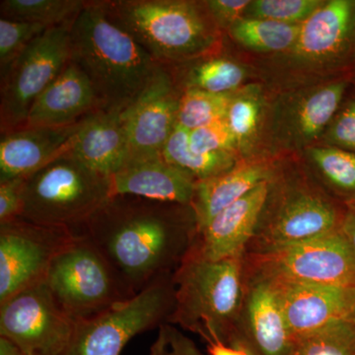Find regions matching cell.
<instances>
[{
	"label": "cell",
	"instance_id": "obj_13",
	"mask_svg": "<svg viewBox=\"0 0 355 355\" xmlns=\"http://www.w3.org/2000/svg\"><path fill=\"white\" fill-rule=\"evenodd\" d=\"M180 96L169 67L161 65L139 97L123 110L128 142L127 162L161 156L177 125Z\"/></svg>",
	"mask_w": 355,
	"mask_h": 355
},
{
	"label": "cell",
	"instance_id": "obj_36",
	"mask_svg": "<svg viewBox=\"0 0 355 355\" xmlns=\"http://www.w3.org/2000/svg\"><path fill=\"white\" fill-rule=\"evenodd\" d=\"M25 178L0 182V224L20 218Z\"/></svg>",
	"mask_w": 355,
	"mask_h": 355
},
{
	"label": "cell",
	"instance_id": "obj_25",
	"mask_svg": "<svg viewBox=\"0 0 355 355\" xmlns=\"http://www.w3.org/2000/svg\"><path fill=\"white\" fill-rule=\"evenodd\" d=\"M85 0H2L1 18L55 27L72 22L83 11Z\"/></svg>",
	"mask_w": 355,
	"mask_h": 355
},
{
	"label": "cell",
	"instance_id": "obj_7",
	"mask_svg": "<svg viewBox=\"0 0 355 355\" xmlns=\"http://www.w3.org/2000/svg\"><path fill=\"white\" fill-rule=\"evenodd\" d=\"M173 275L100 314L74 322L69 343L58 355H121L135 336L168 323L174 308Z\"/></svg>",
	"mask_w": 355,
	"mask_h": 355
},
{
	"label": "cell",
	"instance_id": "obj_26",
	"mask_svg": "<svg viewBox=\"0 0 355 355\" xmlns=\"http://www.w3.org/2000/svg\"><path fill=\"white\" fill-rule=\"evenodd\" d=\"M241 65L225 58H202L184 73V89L196 88L214 94H233L244 81Z\"/></svg>",
	"mask_w": 355,
	"mask_h": 355
},
{
	"label": "cell",
	"instance_id": "obj_17",
	"mask_svg": "<svg viewBox=\"0 0 355 355\" xmlns=\"http://www.w3.org/2000/svg\"><path fill=\"white\" fill-rule=\"evenodd\" d=\"M88 119L69 127H25L1 135L0 182L30 176L69 151Z\"/></svg>",
	"mask_w": 355,
	"mask_h": 355
},
{
	"label": "cell",
	"instance_id": "obj_1",
	"mask_svg": "<svg viewBox=\"0 0 355 355\" xmlns=\"http://www.w3.org/2000/svg\"><path fill=\"white\" fill-rule=\"evenodd\" d=\"M191 205L113 196L76 229L109 261L133 293L172 275L197 235Z\"/></svg>",
	"mask_w": 355,
	"mask_h": 355
},
{
	"label": "cell",
	"instance_id": "obj_20",
	"mask_svg": "<svg viewBox=\"0 0 355 355\" xmlns=\"http://www.w3.org/2000/svg\"><path fill=\"white\" fill-rule=\"evenodd\" d=\"M123 110L103 111L90 116L69 150L105 176H113L128 160V142Z\"/></svg>",
	"mask_w": 355,
	"mask_h": 355
},
{
	"label": "cell",
	"instance_id": "obj_18",
	"mask_svg": "<svg viewBox=\"0 0 355 355\" xmlns=\"http://www.w3.org/2000/svg\"><path fill=\"white\" fill-rule=\"evenodd\" d=\"M103 111L88 77L70 60L58 78L39 96L23 128L69 127Z\"/></svg>",
	"mask_w": 355,
	"mask_h": 355
},
{
	"label": "cell",
	"instance_id": "obj_19",
	"mask_svg": "<svg viewBox=\"0 0 355 355\" xmlns=\"http://www.w3.org/2000/svg\"><path fill=\"white\" fill-rule=\"evenodd\" d=\"M111 183L113 196L191 205L197 181L159 156L128 161L111 177Z\"/></svg>",
	"mask_w": 355,
	"mask_h": 355
},
{
	"label": "cell",
	"instance_id": "obj_33",
	"mask_svg": "<svg viewBox=\"0 0 355 355\" xmlns=\"http://www.w3.org/2000/svg\"><path fill=\"white\" fill-rule=\"evenodd\" d=\"M49 28L37 23L0 18V73L3 76L22 51Z\"/></svg>",
	"mask_w": 355,
	"mask_h": 355
},
{
	"label": "cell",
	"instance_id": "obj_4",
	"mask_svg": "<svg viewBox=\"0 0 355 355\" xmlns=\"http://www.w3.org/2000/svg\"><path fill=\"white\" fill-rule=\"evenodd\" d=\"M101 4L110 19L161 65L202 58L216 46V23L203 4L184 0H101Z\"/></svg>",
	"mask_w": 355,
	"mask_h": 355
},
{
	"label": "cell",
	"instance_id": "obj_40",
	"mask_svg": "<svg viewBox=\"0 0 355 355\" xmlns=\"http://www.w3.org/2000/svg\"><path fill=\"white\" fill-rule=\"evenodd\" d=\"M207 349L209 355H252L240 345H226L219 340L207 343Z\"/></svg>",
	"mask_w": 355,
	"mask_h": 355
},
{
	"label": "cell",
	"instance_id": "obj_27",
	"mask_svg": "<svg viewBox=\"0 0 355 355\" xmlns=\"http://www.w3.org/2000/svg\"><path fill=\"white\" fill-rule=\"evenodd\" d=\"M345 83L323 86L301 102L296 116V130L301 139H314L329 125L342 102Z\"/></svg>",
	"mask_w": 355,
	"mask_h": 355
},
{
	"label": "cell",
	"instance_id": "obj_22",
	"mask_svg": "<svg viewBox=\"0 0 355 355\" xmlns=\"http://www.w3.org/2000/svg\"><path fill=\"white\" fill-rule=\"evenodd\" d=\"M272 173L265 165H236L234 168L209 179L196 183L191 207L197 220L198 230L214 217L241 200L250 191L270 181ZM197 230V231H198Z\"/></svg>",
	"mask_w": 355,
	"mask_h": 355
},
{
	"label": "cell",
	"instance_id": "obj_30",
	"mask_svg": "<svg viewBox=\"0 0 355 355\" xmlns=\"http://www.w3.org/2000/svg\"><path fill=\"white\" fill-rule=\"evenodd\" d=\"M310 157L336 190L355 193V154L338 147H314Z\"/></svg>",
	"mask_w": 355,
	"mask_h": 355
},
{
	"label": "cell",
	"instance_id": "obj_29",
	"mask_svg": "<svg viewBox=\"0 0 355 355\" xmlns=\"http://www.w3.org/2000/svg\"><path fill=\"white\" fill-rule=\"evenodd\" d=\"M292 355H355V324L347 320L306 336Z\"/></svg>",
	"mask_w": 355,
	"mask_h": 355
},
{
	"label": "cell",
	"instance_id": "obj_38",
	"mask_svg": "<svg viewBox=\"0 0 355 355\" xmlns=\"http://www.w3.org/2000/svg\"><path fill=\"white\" fill-rule=\"evenodd\" d=\"M330 139L343 148L355 151V101L336 119L331 128Z\"/></svg>",
	"mask_w": 355,
	"mask_h": 355
},
{
	"label": "cell",
	"instance_id": "obj_11",
	"mask_svg": "<svg viewBox=\"0 0 355 355\" xmlns=\"http://www.w3.org/2000/svg\"><path fill=\"white\" fill-rule=\"evenodd\" d=\"M73 326L44 280L0 302V336L12 340L25 355L60 354Z\"/></svg>",
	"mask_w": 355,
	"mask_h": 355
},
{
	"label": "cell",
	"instance_id": "obj_2",
	"mask_svg": "<svg viewBox=\"0 0 355 355\" xmlns=\"http://www.w3.org/2000/svg\"><path fill=\"white\" fill-rule=\"evenodd\" d=\"M70 60L92 84L105 112L130 106L161 67L110 19L100 1H88L70 28Z\"/></svg>",
	"mask_w": 355,
	"mask_h": 355
},
{
	"label": "cell",
	"instance_id": "obj_41",
	"mask_svg": "<svg viewBox=\"0 0 355 355\" xmlns=\"http://www.w3.org/2000/svg\"><path fill=\"white\" fill-rule=\"evenodd\" d=\"M0 355H25L16 343L12 340L0 336Z\"/></svg>",
	"mask_w": 355,
	"mask_h": 355
},
{
	"label": "cell",
	"instance_id": "obj_10",
	"mask_svg": "<svg viewBox=\"0 0 355 355\" xmlns=\"http://www.w3.org/2000/svg\"><path fill=\"white\" fill-rule=\"evenodd\" d=\"M76 237L72 229L23 218L0 224V302L44 282L55 257Z\"/></svg>",
	"mask_w": 355,
	"mask_h": 355
},
{
	"label": "cell",
	"instance_id": "obj_31",
	"mask_svg": "<svg viewBox=\"0 0 355 355\" xmlns=\"http://www.w3.org/2000/svg\"><path fill=\"white\" fill-rule=\"evenodd\" d=\"M261 102L256 89L234 93L229 105L226 121L238 147L249 146L254 139L261 118Z\"/></svg>",
	"mask_w": 355,
	"mask_h": 355
},
{
	"label": "cell",
	"instance_id": "obj_6",
	"mask_svg": "<svg viewBox=\"0 0 355 355\" xmlns=\"http://www.w3.org/2000/svg\"><path fill=\"white\" fill-rule=\"evenodd\" d=\"M46 286L74 322L135 297L113 266L87 238L76 234L51 263Z\"/></svg>",
	"mask_w": 355,
	"mask_h": 355
},
{
	"label": "cell",
	"instance_id": "obj_42",
	"mask_svg": "<svg viewBox=\"0 0 355 355\" xmlns=\"http://www.w3.org/2000/svg\"><path fill=\"white\" fill-rule=\"evenodd\" d=\"M349 320H350V321L354 322V323L355 324V305H354V311H352V317H350Z\"/></svg>",
	"mask_w": 355,
	"mask_h": 355
},
{
	"label": "cell",
	"instance_id": "obj_16",
	"mask_svg": "<svg viewBox=\"0 0 355 355\" xmlns=\"http://www.w3.org/2000/svg\"><path fill=\"white\" fill-rule=\"evenodd\" d=\"M270 191V181L222 210L198 229L191 249L210 261L243 258L253 240Z\"/></svg>",
	"mask_w": 355,
	"mask_h": 355
},
{
	"label": "cell",
	"instance_id": "obj_9",
	"mask_svg": "<svg viewBox=\"0 0 355 355\" xmlns=\"http://www.w3.org/2000/svg\"><path fill=\"white\" fill-rule=\"evenodd\" d=\"M244 266L280 282L355 289V256L340 230L277 249L247 253Z\"/></svg>",
	"mask_w": 355,
	"mask_h": 355
},
{
	"label": "cell",
	"instance_id": "obj_37",
	"mask_svg": "<svg viewBox=\"0 0 355 355\" xmlns=\"http://www.w3.org/2000/svg\"><path fill=\"white\" fill-rule=\"evenodd\" d=\"M251 2L249 0H209L205 1V4L216 25L230 28L243 19V14L246 13Z\"/></svg>",
	"mask_w": 355,
	"mask_h": 355
},
{
	"label": "cell",
	"instance_id": "obj_34",
	"mask_svg": "<svg viewBox=\"0 0 355 355\" xmlns=\"http://www.w3.org/2000/svg\"><path fill=\"white\" fill-rule=\"evenodd\" d=\"M190 146L193 153H233L237 150V141L227 121L222 120L190 132Z\"/></svg>",
	"mask_w": 355,
	"mask_h": 355
},
{
	"label": "cell",
	"instance_id": "obj_24",
	"mask_svg": "<svg viewBox=\"0 0 355 355\" xmlns=\"http://www.w3.org/2000/svg\"><path fill=\"white\" fill-rule=\"evenodd\" d=\"M299 28L300 25L245 17L229 28V31L233 39L246 48L270 53L293 48Z\"/></svg>",
	"mask_w": 355,
	"mask_h": 355
},
{
	"label": "cell",
	"instance_id": "obj_39",
	"mask_svg": "<svg viewBox=\"0 0 355 355\" xmlns=\"http://www.w3.org/2000/svg\"><path fill=\"white\" fill-rule=\"evenodd\" d=\"M340 230L355 256V200L347 205V211L343 216Z\"/></svg>",
	"mask_w": 355,
	"mask_h": 355
},
{
	"label": "cell",
	"instance_id": "obj_21",
	"mask_svg": "<svg viewBox=\"0 0 355 355\" xmlns=\"http://www.w3.org/2000/svg\"><path fill=\"white\" fill-rule=\"evenodd\" d=\"M354 2L324 1L299 28L294 55L306 62H320L336 57L347 44Z\"/></svg>",
	"mask_w": 355,
	"mask_h": 355
},
{
	"label": "cell",
	"instance_id": "obj_8",
	"mask_svg": "<svg viewBox=\"0 0 355 355\" xmlns=\"http://www.w3.org/2000/svg\"><path fill=\"white\" fill-rule=\"evenodd\" d=\"M73 21L49 28L37 37L1 76V135L24 127L39 96L69 64L70 28Z\"/></svg>",
	"mask_w": 355,
	"mask_h": 355
},
{
	"label": "cell",
	"instance_id": "obj_5",
	"mask_svg": "<svg viewBox=\"0 0 355 355\" xmlns=\"http://www.w3.org/2000/svg\"><path fill=\"white\" fill-rule=\"evenodd\" d=\"M112 197L111 177L67 151L25 178L20 218L76 231Z\"/></svg>",
	"mask_w": 355,
	"mask_h": 355
},
{
	"label": "cell",
	"instance_id": "obj_14",
	"mask_svg": "<svg viewBox=\"0 0 355 355\" xmlns=\"http://www.w3.org/2000/svg\"><path fill=\"white\" fill-rule=\"evenodd\" d=\"M245 268V266H244ZM270 277L245 268V295L234 338L252 355H292L295 347Z\"/></svg>",
	"mask_w": 355,
	"mask_h": 355
},
{
	"label": "cell",
	"instance_id": "obj_12",
	"mask_svg": "<svg viewBox=\"0 0 355 355\" xmlns=\"http://www.w3.org/2000/svg\"><path fill=\"white\" fill-rule=\"evenodd\" d=\"M265 209L268 212L261 214L246 254L288 246L340 230L343 216L328 198L304 188L284 191L275 207Z\"/></svg>",
	"mask_w": 355,
	"mask_h": 355
},
{
	"label": "cell",
	"instance_id": "obj_32",
	"mask_svg": "<svg viewBox=\"0 0 355 355\" xmlns=\"http://www.w3.org/2000/svg\"><path fill=\"white\" fill-rule=\"evenodd\" d=\"M323 3L320 0H256L251 2L245 15L301 25Z\"/></svg>",
	"mask_w": 355,
	"mask_h": 355
},
{
	"label": "cell",
	"instance_id": "obj_28",
	"mask_svg": "<svg viewBox=\"0 0 355 355\" xmlns=\"http://www.w3.org/2000/svg\"><path fill=\"white\" fill-rule=\"evenodd\" d=\"M233 94H214L200 89H184L178 106V125L191 132L225 120Z\"/></svg>",
	"mask_w": 355,
	"mask_h": 355
},
{
	"label": "cell",
	"instance_id": "obj_15",
	"mask_svg": "<svg viewBox=\"0 0 355 355\" xmlns=\"http://www.w3.org/2000/svg\"><path fill=\"white\" fill-rule=\"evenodd\" d=\"M272 279L279 292L287 326L295 342L352 317L355 289Z\"/></svg>",
	"mask_w": 355,
	"mask_h": 355
},
{
	"label": "cell",
	"instance_id": "obj_23",
	"mask_svg": "<svg viewBox=\"0 0 355 355\" xmlns=\"http://www.w3.org/2000/svg\"><path fill=\"white\" fill-rule=\"evenodd\" d=\"M161 156L166 162L190 175L197 182L229 171L237 165L233 153H193L190 146V130L178 123L166 142Z\"/></svg>",
	"mask_w": 355,
	"mask_h": 355
},
{
	"label": "cell",
	"instance_id": "obj_3",
	"mask_svg": "<svg viewBox=\"0 0 355 355\" xmlns=\"http://www.w3.org/2000/svg\"><path fill=\"white\" fill-rule=\"evenodd\" d=\"M174 308L168 323L229 345L234 338L245 295L243 258L210 261L191 249L173 275Z\"/></svg>",
	"mask_w": 355,
	"mask_h": 355
},
{
	"label": "cell",
	"instance_id": "obj_35",
	"mask_svg": "<svg viewBox=\"0 0 355 355\" xmlns=\"http://www.w3.org/2000/svg\"><path fill=\"white\" fill-rule=\"evenodd\" d=\"M150 355H203L193 340L174 324L165 323L150 347Z\"/></svg>",
	"mask_w": 355,
	"mask_h": 355
}]
</instances>
